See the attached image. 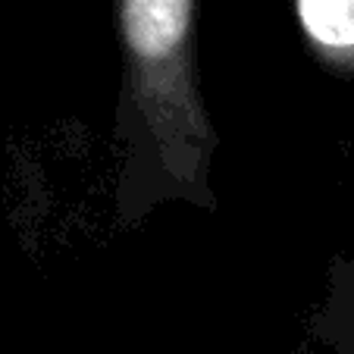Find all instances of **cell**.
I'll return each mask as SVG.
<instances>
[{
	"instance_id": "cell-2",
	"label": "cell",
	"mask_w": 354,
	"mask_h": 354,
	"mask_svg": "<svg viewBox=\"0 0 354 354\" xmlns=\"http://www.w3.org/2000/svg\"><path fill=\"white\" fill-rule=\"evenodd\" d=\"M304 54L326 75L354 82V0H288Z\"/></svg>"
},
{
	"instance_id": "cell-4",
	"label": "cell",
	"mask_w": 354,
	"mask_h": 354,
	"mask_svg": "<svg viewBox=\"0 0 354 354\" xmlns=\"http://www.w3.org/2000/svg\"><path fill=\"white\" fill-rule=\"evenodd\" d=\"M295 354H314V351H310V345H308V339H304L298 348H295Z\"/></svg>"
},
{
	"instance_id": "cell-3",
	"label": "cell",
	"mask_w": 354,
	"mask_h": 354,
	"mask_svg": "<svg viewBox=\"0 0 354 354\" xmlns=\"http://www.w3.org/2000/svg\"><path fill=\"white\" fill-rule=\"evenodd\" d=\"M308 339L314 354H354V257L335 254L326 267L323 301L308 317Z\"/></svg>"
},
{
	"instance_id": "cell-1",
	"label": "cell",
	"mask_w": 354,
	"mask_h": 354,
	"mask_svg": "<svg viewBox=\"0 0 354 354\" xmlns=\"http://www.w3.org/2000/svg\"><path fill=\"white\" fill-rule=\"evenodd\" d=\"M201 0H113L120 94L113 113L116 229L163 204L216 214L220 132L201 88Z\"/></svg>"
}]
</instances>
